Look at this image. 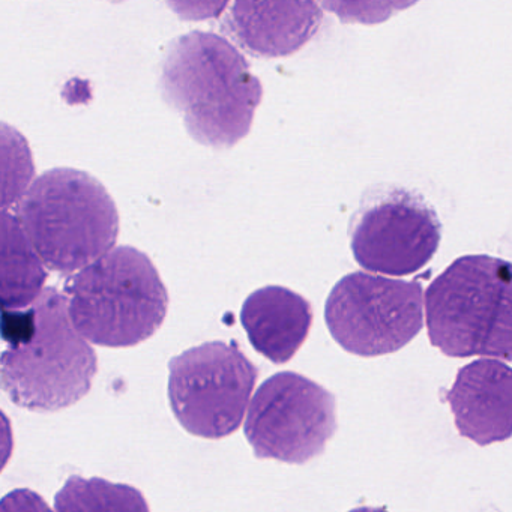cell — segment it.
Instances as JSON below:
<instances>
[{"label":"cell","mask_w":512,"mask_h":512,"mask_svg":"<svg viewBox=\"0 0 512 512\" xmlns=\"http://www.w3.org/2000/svg\"><path fill=\"white\" fill-rule=\"evenodd\" d=\"M0 389L31 412H58L91 391L97 353L77 332L64 293L44 287L34 304L0 310Z\"/></svg>","instance_id":"cell-1"},{"label":"cell","mask_w":512,"mask_h":512,"mask_svg":"<svg viewBox=\"0 0 512 512\" xmlns=\"http://www.w3.org/2000/svg\"><path fill=\"white\" fill-rule=\"evenodd\" d=\"M161 92L200 145L227 149L253 127L263 88L241 52L220 35L194 31L170 44Z\"/></svg>","instance_id":"cell-2"},{"label":"cell","mask_w":512,"mask_h":512,"mask_svg":"<svg viewBox=\"0 0 512 512\" xmlns=\"http://www.w3.org/2000/svg\"><path fill=\"white\" fill-rule=\"evenodd\" d=\"M64 295L77 332L112 349L149 340L169 311V293L157 268L134 247L112 248L74 272Z\"/></svg>","instance_id":"cell-3"},{"label":"cell","mask_w":512,"mask_h":512,"mask_svg":"<svg viewBox=\"0 0 512 512\" xmlns=\"http://www.w3.org/2000/svg\"><path fill=\"white\" fill-rule=\"evenodd\" d=\"M17 218L50 271L70 275L112 250L119 212L100 181L76 169H53L32 182Z\"/></svg>","instance_id":"cell-4"},{"label":"cell","mask_w":512,"mask_h":512,"mask_svg":"<svg viewBox=\"0 0 512 512\" xmlns=\"http://www.w3.org/2000/svg\"><path fill=\"white\" fill-rule=\"evenodd\" d=\"M425 317L431 344L446 356L511 361V266L484 254L460 257L428 286Z\"/></svg>","instance_id":"cell-5"},{"label":"cell","mask_w":512,"mask_h":512,"mask_svg":"<svg viewBox=\"0 0 512 512\" xmlns=\"http://www.w3.org/2000/svg\"><path fill=\"white\" fill-rule=\"evenodd\" d=\"M259 370L235 344L209 341L169 362V401L182 428L223 439L241 427Z\"/></svg>","instance_id":"cell-6"},{"label":"cell","mask_w":512,"mask_h":512,"mask_svg":"<svg viewBox=\"0 0 512 512\" xmlns=\"http://www.w3.org/2000/svg\"><path fill=\"white\" fill-rule=\"evenodd\" d=\"M325 320L346 352L388 355L407 346L424 326V290L416 281L353 272L329 293Z\"/></svg>","instance_id":"cell-7"},{"label":"cell","mask_w":512,"mask_h":512,"mask_svg":"<svg viewBox=\"0 0 512 512\" xmlns=\"http://www.w3.org/2000/svg\"><path fill=\"white\" fill-rule=\"evenodd\" d=\"M247 409L245 437L260 460L307 463L337 431L334 395L292 371L265 380Z\"/></svg>","instance_id":"cell-8"},{"label":"cell","mask_w":512,"mask_h":512,"mask_svg":"<svg viewBox=\"0 0 512 512\" xmlns=\"http://www.w3.org/2000/svg\"><path fill=\"white\" fill-rule=\"evenodd\" d=\"M442 226L434 209L412 191H380L362 203L350 224L356 262L370 272L415 274L439 248Z\"/></svg>","instance_id":"cell-9"},{"label":"cell","mask_w":512,"mask_h":512,"mask_svg":"<svg viewBox=\"0 0 512 512\" xmlns=\"http://www.w3.org/2000/svg\"><path fill=\"white\" fill-rule=\"evenodd\" d=\"M323 22L319 0H233L223 31L254 58H286L313 40Z\"/></svg>","instance_id":"cell-10"},{"label":"cell","mask_w":512,"mask_h":512,"mask_svg":"<svg viewBox=\"0 0 512 512\" xmlns=\"http://www.w3.org/2000/svg\"><path fill=\"white\" fill-rule=\"evenodd\" d=\"M512 374L499 359H479L460 368L446 394L455 427L479 446L511 437Z\"/></svg>","instance_id":"cell-11"},{"label":"cell","mask_w":512,"mask_h":512,"mask_svg":"<svg viewBox=\"0 0 512 512\" xmlns=\"http://www.w3.org/2000/svg\"><path fill=\"white\" fill-rule=\"evenodd\" d=\"M241 323L256 352L274 364H286L310 334L313 308L293 290L266 286L245 299Z\"/></svg>","instance_id":"cell-12"},{"label":"cell","mask_w":512,"mask_h":512,"mask_svg":"<svg viewBox=\"0 0 512 512\" xmlns=\"http://www.w3.org/2000/svg\"><path fill=\"white\" fill-rule=\"evenodd\" d=\"M46 281V266L19 218L0 209V310H20L34 304Z\"/></svg>","instance_id":"cell-13"},{"label":"cell","mask_w":512,"mask_h":512,"mask_svg":"<svg viewBox=\"0 0 512 512\" xmlns=\"http://www.w3.org/2000/svg\"><path fill=\"white\" fill-rule=\"evenodd\" d=\"M56 511H149L140 491L104 479L71 476L56 494Z\"/></svg>","instance_id":"cell-14"},{"label":"cell","mask_w":512,"mask_h":512,"mask_svg":"<svg viewBox=\"0 0 512 512\" xmlns=\"http://www.w3.org/2000/svg\"><path fill=\"white\" fill-rule=\"evenodd\" d=\"M35 178L28 140L11 125L0 122V209L17 205Z\"/></svg>","instance_id":"cell-15"},{"label":"cell","mask_w":512,"mask_h":512,"mask_svg":"<svg viewBox=\"0 0 512 512\" xmlns=\"http://www.w3.org/2000/svg\"><path fill=\"white\" fill-rule=\"evenodd\" d=\"M419 0H320L323 10L334 14L344 25H380L400 11L409 10Z\"/></svg>","instance_id":"cell-16"},{"label":"cell","mask_w":512,"mask_h":512,"mask_svg":"<svg viewBox=\"0 0 512 512\" xmlns=\"http://www.w3.org/2000/svg\"><path fill=\"white\" fill-rule=\"evenodd\" d=\"M173 13L185 22H206L217 19L226 10L229 0H164Z\"/></svg>","instance_id":"cell-17"},{"label":"cell","mask_w":512,"mask_h":512,"mask_svg":"<svg viewBox=\"0 0 512 512\" xmlns=\"http://www.w3.org/2000/svg\"><path fill=\"white\" fill-rule=\"evenodd\" d=\"M14 452L13 425L10 418L0 410V473L10 463Z\"/></svg>","instance_id":"cell-18"}]
</instances>
